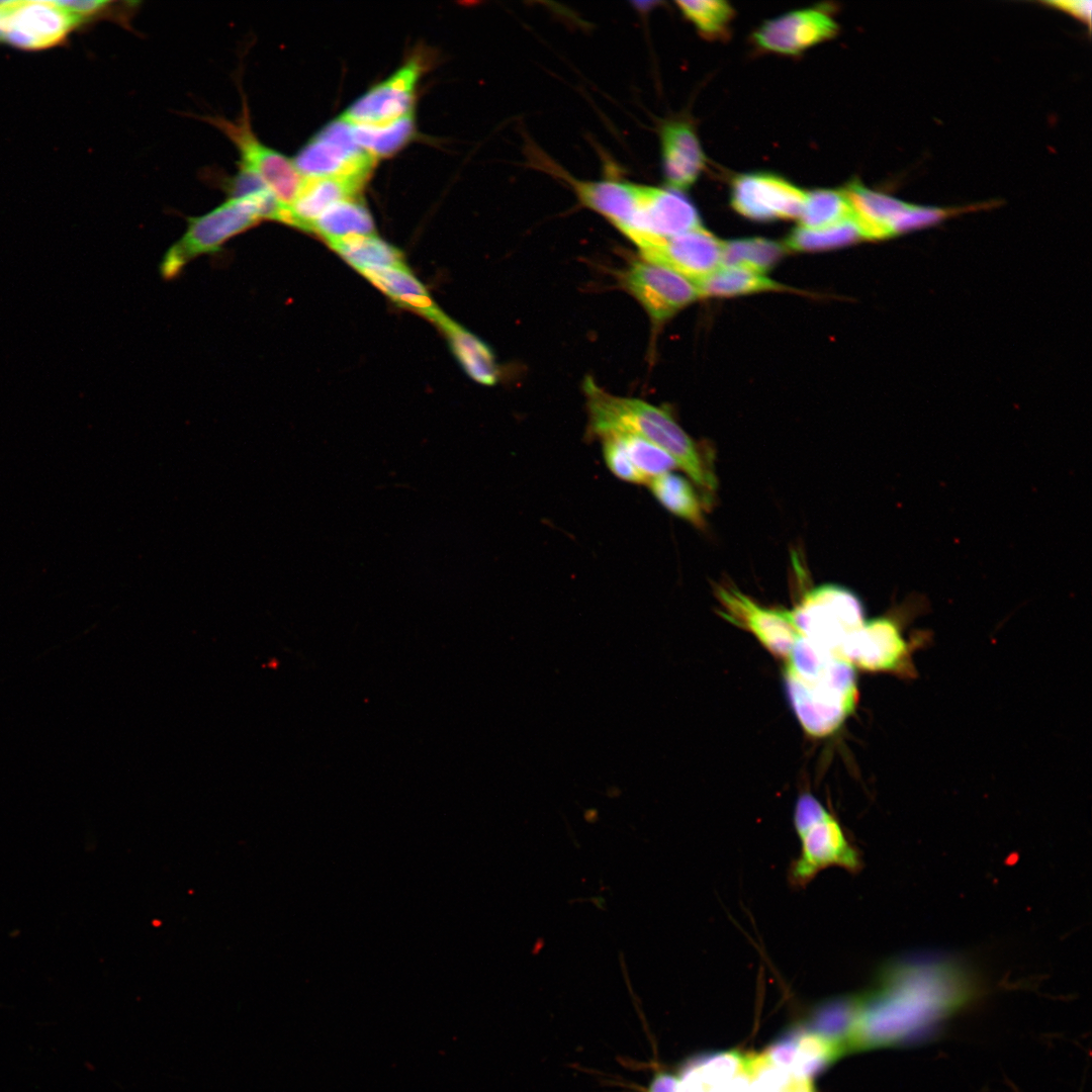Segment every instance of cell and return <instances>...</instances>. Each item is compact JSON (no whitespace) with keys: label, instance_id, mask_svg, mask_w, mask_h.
Wrapping results in <instances>:
<instances>
[{"label":"cell","instance_id":"6da1fadb","mask_svg":"<svg viewBox=\"0 0 1092 1092\" xmlns=\"http://www.w3.org/2000/svg\"><path fill=\"white\" fill-rule=\"evenodd\" d=\"M977 993L976 981L958 963L924 957L893 963L877 987L859 996L851 1052L913 1043Z\"/></svg>","mask_w":1092,"mask_h":1092},{"label":"cell","instance_id":"7a4b0ae2","mask_svg":"<svg viewBox=\"0 0 1092 1092\" xmlns=\"http://www.w3.org/2000/svg\"><path fill=\"white\" fill-rule=\"evenodd\" d=\"M784 682L797 720L811 736L831 735L855 710L858 690L854 667L799 635L786 658Z\"/></svg>","mask_w":1092,"mask_h":1092},{"label":"cell","instance_id":"3957f363","mask_svg":"<svg viewBox=\"0 0 1092 1092\" xmlns=\"http://www.w3.org/2000/svg\"><path fill=\"white\" fill-rule=\"evenodd\" d=\"M589 415V431L601 438L634 434L665 451L711 502L716 477L696 442L661 407L637 398L613 395L592 379L583 384Z\"/></svg>","mask_w":1092,"mask_h":1092},{"label":"cell","instance_id":"277c9868","mask_svg":"<svg viewBox=\"0 0 1092 1092\" xmlns=\"http://www.w3.org/2000/svg\"><path fill=\"white\" fill-rule=\"evenodd\" d=\"M787 615L799 636L836 654L866 621L858 597L832 583L809 590Z\"/></svg>","mask_w":1092,"mask_h":1092},{"label":"cell","instance_id":"5b68a950","mask_svg":"<svg viewBox=\"0 0 1092 1092\" xmlns=\"http://www.w3.org/2000/svg\"><path fill=\"white\" fill-rule=\"evenodd\" d=\"M260 220L254 203L248 198H229L211 211L190 217L186 233L164 256L162 275L169 279L175 277L190 260L218 251L228 240Z\"/></svg>","mask_w":1092,"mask_h":1092},{"label":"cell","instance_id":"8992f818","mask_svg":"<svg viewBox=\"0 0 1092 1092\" xmlns=\"http://www.w3.org/2000/svg\"><path fill=\"white\" fill-rule=\"evenodd\" d=\"M914 649V642L904 637L898 617L887 615L866 620L843 642L838 655L866 671L913 676Z\"/></svg>","mask_w":1092,"mask_h":1092},{"label":"cell","instance_id":"52a82bcc","mask_svg":"<svg viewBox=\"0 0 1092 1092\" xmlns=\"http://www.w3.org/2000/svg\"><path fill=\"white\" fill-rule=\"evenodd\" d=\"M220 129L240 152V166L256 173L286 207L295 201L304 177L293 161L265 146L254 133L249 111L244 104L241 116L233 121L221 116L204 117Z\"/></svg>","mask_w":1092,"mask_h":1092},{"label":"cell","instance_id":"ba28073f","mask_svg":"<svg viewBox=\"0 0 1092 1092\" xmlns=\"http://www.w3.org/2000/svg\"><path fill=\"white\" fill-rule=\"evenodd\" d=\"M353 124L343 116L328 123L299 151L293 163L304 178L368 179L376 159L354 140Z\"/></svg>","mask_w":1092,"mask_h":1092},{"label":"cell","instance_id":"9c48e42d","mask_svg":"<svg viewBox=\"0 0 1092 1092\" xmlns=\"http://www.w3.org/2000/svg\"><path fill=\"white\" fill-rule=\"evenodd\" d=\"M80 23L60 1L0 2V39L23 49L51 47Z\"/></svg>","mask_w":1092,"mask_h":1092},{"label":"cell","instance_id":"30bf717a","mask_svg":"<svg viewBox=\"0 0 1092 1092\" xmlns=\"http://www.w3.org/2000/svg\"><path fill=\"white\" fill-rule=\"evenodd\" d=\"M643 260L668 268L693 283L722 265L723 242L703 226L635 244Z\"/></svg>","mask_w":1092,"mask_h":1092},{"label":"cell","instance_id":"8fae6325","mask_svg":"<svg viewBox=\"0 0 1092 1092\" xmlns=\"http://www.w3.org/2000/svg\"><path fill=\"white\" fill-rule=\"evenodd\" d=\"M622 283L657 324L699 298L691 280L643 259L632 262L623 272Z\"/></svg>","mask_w":1092,"mask_h":1092},{"label":"cell","instance_id":"7c38bea8","mask_svg":"<svg viewBox=\"0 0 1092 1092\" xmlns=\"http://www.w3.org/2000/svg\"><path fill=\"white\" fill-rule=\"evenodd\" d=\"M716 597L720 614L728 622L750 632L771 654L787 658L798 637L787 611L763 607L729 584H719Z\"/></svg>","mask_w":1092,"mask_h":1092},{"label":"cell","instance_id":"4fadbf2b","mask_svg":"<svg viewBox=\"0 0 1092 1092\" xmlns=\"http://www.w3.org/2000/svg\"><path fill=\"white\" fill-rule=\"evenodd\" d=\"M732 207L742 216L758 221L800 217L806 192L769 173L735 177L731 184Z\"/></svg>","mask_w":1092,"mask_h":1092},{"label":"cell","instance_id":"5bb4252c","mask_svg":"<svg viewBox=\"0 0 1092 1092\" xmlns=\"http://www.w3.org/2000/svg\"><path fill=\"white\" fill-rule=\"evenodd\" d=\"M637 209L624 233L634 244L644 239L668 238L701 225L694 204L678 191L637 185Z\"/></svg>","mask_w":1092,"mask_h":1092},{"label":"cell","instance_id":"9a60e30c","mask_svg":"<svg viewBox=\"0 0 1092 1092\" xmlns=\"http://www.w3.org/2000/svg\"><path fill=\"white\" fill-rule=\"evenodd\" d=\"M838 32L835 20L823 9L809 8L768 20L754 31V43L767 52L798 55Z\"/></svg>","mask_w":1092,"mask_h":1092},{"label":"cell","instance_id":"2e32d148","mask_svg":"<svg viewBox=\"0 0 1092 1092\" xmlns=\"http://www.w3.org/2000/svg\"><path fill=\"white\" fill-rule=\"evenodd\" d=\"M802 848L799 858L792 867L791 876L795 884L809 882L819 871L838 866L849 871H856L859 857L856 849L844 835L838 821L828 813L809 826L800 835Z\"/></svg>","mask_w":1092,"mask_h":1092},{"label":"cell","instance_id":"e0dca14e","mask_svg":"<svg viewBox=\"0 0 1092 1092\" xmlns=\"http://www.w3.org/2000/svg\"><path fill=\"white\" fill-rule=\"evenodd\" d=\"M421 64L415 60L358 98L342 115L352 124H381L412 111Z\"/></svg>","mask_w":1092,"mask_h":1092},{"label":"cell","instance_id":"ac0fdd59","mask_svg":"<svg viewBox=\"0 0 1092 1092\" xmlns=\"http://www.w3.org/2000/svg\"><path fill=\"white\" fill-rule=\"evenodd\" d=\"M539 163L567 182L584 206L603 215L623 234L627 231L637 209V184L614 179L579 180L552 162L540 160Z\"/></svg>","mask_w":1092,"mask_h":1092},{"label":"cell","instance_id":"d6986e66","mask_svg":"<svg viewBox=\"0 0 1092 1092\" xmlns=\"http://www.w3.org/2000/svg\"><path fill=\"white\" fill-rule=\"evenodd\" d=\"M662 169L669 189L687 190L705 169L706 159L693 125L671 120L660 129Z\"/></svg>","mask_w":1092,"mask_h":1092},{"label":"cell","instance_id":"ffe728a7","mask_svg":"<svg viewBox=\"0 0 1092 1092\" xmlns=\"http://www.w3.org/2000/svg\"><path fill=\"white\" fill-rule=\"evenodd\" d=\"M764 1054L791 1075L809 1080L843 1056L838 1048L801 1026L780 1036Z\"/></svg>","mask_w":1092,"mask_h":1092},{"label":"cell","instance_id":"44dd1931","mask_svg":"<svg viewBox=\"0 0 1092 1092\" xmlns=\"http://www.w3.org/2000/svg\"><path fill=\"white\" fill-rule=\"evenodd\" d=\"M366 180L340 176L305 178L289 207L288 224L308 232L310 224L328 207L341 200L357 197Z\"/></svg>","mask_w":1092,"mask_h":1092},{"label":"cell","instance_id":"7402d4cb","mask_svg":"<svg viewBox=\"0 0 1092 1092\" xmlns=\"http://www.w3.org/2000/svg\"><path fill=\"white\" fill-rule=\"evenodd\" d=\"M843 191L850 203L852 218L864 240L893 236V225L908 206L907 203L871 190L856 180L850 182Z\"/></svg>","mask_w":1092,"mask_h":1092},{"label":"cell","instance_id":"603a6c76","mask_svg":"<svg viewBox=\"0 0 1092 1092\" xmlns=\"http://www.w3.org/2000/svg\"><path fill=\"white\" fill-rule=\"evenodd\" d=\"M859 996L838 997L817 1005L801 1027L840 1050L851 1052L859 1012Z\"/></svg>","mask_w":1092,"mask_h":1092},{"label":"cell","instance_id":"cb8c5ba5","mask_svg":"<svg viewBox=\"0 0 1092 1092\" xmlns=\"http://www.w3.org/2000/svg\"><path fill=\"white\" fill-rule=\"evenodd\" d=\"M360 273L400 306L414 309L434 323L443 313L404 264Z\"/></svg>","mask_w":1092,"mask_h":1092},{"label":"cell","instance_id":"d4e9b609","mask_svg":"<svg viewBox=\"0 0 1092 1092\" xmlns=\"http://www.w3.org/2000/svg\"><path fill=\"white\" fill-rule=\"evenodd\" d=\"M436 324L445 332L464 371L482 385H493L498 370L491 349L475 335L442 313Z\"/></svg>","mask_w":1092,"mask_h":1092},{"label":"cell","instance_id":"484cf974","mask_svg":"<svg viewBox=\"0 0 1092 1092\" xmlns=\"http://www.w3.org/2000/svg\"><path fill=\"white\" fill-rule=\"evenodd\" d=\"M308 232L322 236L329 244L348 237L373 235L374 223L368 208L355 197L328 207Z\"/></svg>","mask_w":1092,"mask_h":1092},{"label":"cell","instance_id":"4316f807","mask_svg":"<svg viewBox=\"0 0 1092 1092\" xmlns=\"http://www.w3.org/2000/svg\"><path fill=\"white\" fill-rule=\"evenodd\" d=\"M648 485L666 511L696 527L705 525L706 503L686 477L670 471L652 478Z\"/></svg>","mask_w":1092,"mask_h":1092},{"label":"cell","instance_id":"83f0119b","mask_svg":"<svg viewBox=\"0 0 1092 1092\" xmlns=\"http://www.w3.org/2000/svg\"><path fill=\"white\" fill-rule=\"evenodd\" d=\"M694 284L699 297H730L786 288L764 274L735 266H720Z\"/></svg>","mask_w":1092,"mask_h":1092},{"label":"cell","instance_id":"f1b7e54d","mask_svg":"<svg viewBox=\"0 0 1092 1092\" xmlns=\"http://www.w3.org/2000/svg\"><path fill=\"white\" fill-rule=\"evenodd\" d=\"M357 271L403 264L402 253L377 236H353L329 243Z\"/></svg>","mask_w":1092,"mask_h":1092},{"label":"cell","instance_id":"f546056e","mask_svg":"<svg viewBox=\"0 0 1092 1092\" xmlns=\"http://www.w3.org/2000/svg\"><path fill=\"white\" fill-rule=\"evenodd\" d=\"M415 132L413 112L381 124H353L355 142L375 159L399 151Z\"/></svg>","mask_w":1092,"mask_h":1092},{"label":"cell","instance_id":"4dcf8cb0","mask_svg":"<svg viewBox=\"0 0 1092 1092\" xmlns=\"http://www.w3.org/2000/svg\"><path fill=\"white\" fill-rule=\"evenodd\" d=\"M785 251L784 245L763 238L723 242L721 266H735L764 274L784 256Z\"/></svg>","mask_w":1092,"mask_h":1092},{"label":"cell","instance_id":"1f68e13d","mask_svg":"<svg viewBox=\"0 0 1092 1092\" xmlns=\"http://www.w3.org/2000/svg\"><path fill=\"white\" fill-rule=\"evenodd\" d=\"M800 225L817 230L852 218V209L843 190L816 189L806 193Z\"/></svg>","mask_w":1092,"mask_h":1092},{"label":"cell","instance_id":"d6a6232c","mask_svg":"<svg viewBox=\"0 0 1092 1092\" xmlns=\"http://www.w3.org/2000/svg\"><path fill=\"white\" fill-rule=\"evenodd\" d=\"M864 240L857 224L851 219L817 230L801 225L794 229L785 241L786 249L794 251H825L847 246Z\"/></svg>","mask_w":1092,"mask_h":1092},{"label":"cell","instance_id":"836d02e7","mask_svg":"<svg viewBox=\"0 0 1092 1092\" xmlns=\"http://www.w3.org/2000/svg\"><path fill=\"white\" fill-rule=\"evenodd\" d=\"M679 10L704 37L719 39L727 37L734 17L730 4L722 0L677 1Z\"/></svg>","mask_w":1092,"mask_h":1092},{"label":"cell","instance_id":"e575fe53","mask_svg":"<svg viewBox=\"0 0 1092 1092\" xmlns=\"http://www.w3.org/2000/svg\"><path fill=\"white\" fill-rule=\"evenodd\" d=\"M615 436L620 438L633 465L648 482L677 468L671 456L648 440L634 434Z\"/></svg>","mask_w":1092,"mask_h":1092},{"label":"cell","instance_id":"d590c367","mask_svg":"<svg viewBox=\"0 0 1092 1092\" xmlns=\"http://www.w3.org/2000/svg\"><path fill=\"white\" fill-rule=\"evenodd\" d=\"M602 439L606 464L616 477L637 484L648 483L633 465L619 437L608 435Z\"/></svg>","mask_w":1092,"mask_h":1092},{"label":"cell","instance_id":"8d00e7d4","mask_svg":"<svg viewBox=\"0 0 1092 1092\" xmlns=\"http://www.w3.org/2000/svg\"><path fill=\"white\" fill-rule=\"evenodd\" d=\"M950 212L953 211L908 204L895 221L892 229V235H898L931 225L940 219L945 218Z\"/></svg>","mask_w":1092,"mask_h":1092},{"label":"cell","instance_id":"74e56055","mask_svg":"<svg viewBox=\"0 0 1092 1092\" xmlns=\"http://www.w3.org/2000/svg\"><path fill=\"white\" fill-rule=\"evenodd\" d=\"M829 812L822 806V804L814 798L811 794H803L797 801L794 824L795 828L800 835L809 826L826 816Z\"/></svg>","mask_w":1092,"mask_h":1092},{"label":"cell","instance_id":"f35d334b","mask_svg":"<svg viewBox=\"0 0 1092 1092\" xmlns=\"http://www.w3.org/2000/svg\"><path fill=\"white\" fill-rule=\"evenodd\" d=\"M1048 4L1062 9L1090 26L1091 1H1053Z\"/></svg>","mask_w":1092,"mask_h":1092},{"label":"cell","instance_id":"ab89813d","mask_svg":"<svg viewBox=\"0 0 1092 1092\" xmlns=\"http://www.w3.org/2000/svg\"><path fill=\"white\" fill-rule=\"evenodd\" d=\"M771 1092H816V1090L811 1080L797 1078L791 1075L781 1086L777 1087Z\"/></svg>","mask_w":1092,"mask_h":1092}]
</instances>
